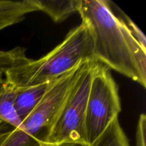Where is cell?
<instances>
[{
	"mask_svg": "<svg viewBox=\"0 0 146 146\" xmlns=\"http://www.w3.org/2000/svg\"><path fill=\"white\" fill-rule=\"evenodd\" d=\"M121 111L118 88L110 69L95 63L86 116L88 146L98 138Z\"/></svg>",
	"mask_w": 146,
	"mask_h": 146,
	"instance_id": "277c9868",
	"label": "cell"
},
{
	"mask_svg": "<svg viewBox=\"0 0 146 146\" xmlns=\"http://www.w3.org/2000/svg\"><path fill=\"white\" fill-rule=\"evenodd\" d=\"M38 11L34 0H0V31L25 19L26 14Z\"/></svg>",
	"mask_w": 146,
	"mask_h": 146,
	"instance_id": "52a82bcc",
	"label": "cell"
},
{
	"mask_svg": "<svg viewBox=\"0 0 146 146\" xmlns=\"http://www.w3.org/2000/svg\"><path fill=\"white\" fill-rule=\"evenodd\" d=\"M89 146H130L126 135L115 117L105 131Z\"/></svg>",
	"mask_w": 146,
	"mask_h": 146,
	"instance_id": "9c48e42d",
	"label": "cell"
},
{
	"mask_svg": "<svg viewBox=\"0 0 146 146\" xmlns=\"http://www.w3.org/2000/svg\"><path fill=\"white\" fill-rule=\"evenodd\" d=\"M120 10V15L115 17L123 23L125 28L127 29L130 34L138 42V44L142 46V48L146 51V38L145 36L143 33V31L138 27V26L126 15L124 12Z\"/></svg>",
	"mask_w": 146,
	"mask_h": 146,
	"instance_id": "8fae6325",
	"label": "cell"
},
{
	"mask_svg": "<svg viewBox=\"0 0 146 146\" xmlns=\"http://www.w3.org/2000/svg\"><path fill=\"white\" fill-rule=\"evenodd\" d=\"M5 72L0 70V132L4 130V124L22 130V123L14 110L17 87L4 77Z\"/></svg>",
	"mask_w": 146,
	"mask_h": 146,
	"instance_id": "8992f818",
	"label": "cell"
},
{
	"mask_svg": "<svg viewBox=\"0 0 146 146\" xmlns=\"http://www.w3.org/2000/svg\"><path fill=\"white\" fill-rule=\"evenodd\" d=\"M95 63L87 61L84 64L81 74L43 141L48 143H70L88 146L86 116Z\"/></svg>",
	"mask_w": 146,
	"mask_h": 146,
	"instance_id": "3957f363",
	"label": "cell"
},
{
	"mask_svg": "<svg viewBox=\"0 0 146 146\" xmlns=\"http://www.w3.org/2000/svg\"><path fill=\"white\" fill-rule=\"evenodd\" d=\"M41 146H84L82 145L76 143H48L44 141H40Z\"/></svg>",
	"mask_w": 146,
	"mask_h": 146,
	"instance_id": "4fadbf2b",
	"label": "cell"
},
{
	"mask_svg": "<svg viewBox=\"0 0 146 146\" xmlns=\"http://www.w3.org/2000/svg\"><path fill=\"white\" fill-rule=\"evenodd\" d=\"M54 81L32 86L17 87L14 110L21 123L37 106Z\"/></svg>",
	"mask_w": 146,
	"mask_h": 146,
	"instance_id": "5b68a950",
	"label": "cell"
},
{
	"mask_svg": "<svg viewBox=\"0 0 146 146\" xmlns=\"http://www.w3.org/2000/svg\"><path fill=\"white\" fill-rule=\"evenodd\" d=\"M0 146H41L40 141L21 129L0 132Z\"/></svg>",
	"mask_w": 146,
	"mask_h": 146,
	"instance_id": "30bf717a",
	"label": "cell"
},
{
	"mask_svg": "<svg viewBox=\"0 0 146 146\" xmlns=\"http://www.w3.org/2000/svg\"><path fill=\"white\" fill-rule=\"evenodd\" d=\"M85 61H94L93 38L88 26L82 21L46 55L11 68L4 77L15 87L32 86L56 81Z\"/></svg>",
	"mask_w": 146,
	"mask_h": 146,
	"instance_id": "7a4b0ae2",
	"label": "cell"
},
{
	"mask_svg": "<svg viewBox=\"0 0 146 146\" xmlns=\"http://www.w3.org/2000/svg\"><path fill=\"white\" fill-rule=\"evenodd\" d=\"M146 115L143 113L140 115L136 129V146H145Z\"/></svg>",
	"mask_w": 146,
	"mask_h": 146,
	"instance_id": "7c38bea8",
	"label": "cell"
},
{
	"mask_svg": "<svg viewBox=\"0 0 146 146\" xmlns=\"http://www.w3.org/2000/svg\"><path fill=\"white\" fill-rule=\"evenodd\" d=\"M93 38V58L144 88L146 51L115 17L106 0H81L78 10Z\"/></svg>",
	"mask_w": 146,
	"mask_h": 146,
	"instance_id": "6da1fadb",
	"label": "cell"
},
{
	"mask_svg": "<svg viewBox=\"0 0 146 146\" xmlns=\"http://www.w3.org/2000/svg\"><path fill=\"white\" fill-rule=\"evenodd\" d=\"M38 11L48 14L53 21L61 22L78 12L81 0H34Z\"/></svg>",
	"mask_w": 146,
	"mask_h": 146,
	"instance_id": "ba28073f",
	"label": "cell"
}]
</instances>
